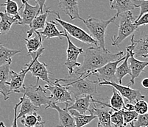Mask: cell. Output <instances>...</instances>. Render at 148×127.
Instances as JSON below:
<instances>
[{
	"instance_id": "cell-1",
	"label": "cell",
	"mask_w": 148,
	"mask_h": 127,
	"mask_svg": "<svg viewBox=\"0 0 148 127\" xmlns=\"http://www.w3.org/2000/svg\"><path fill=\"white\" fill-rule=\"evenodd\" d=\"M123 52L113 54L108 49L104 50L99 47H89L86 49L84 52V60L83 64H81L73 73L78 77H81L104 66L109 62L117 60L123 57Z\"/></svg>"
},
{
	"instance_id": "cell-2",
	"label": "cell",
	"mask_w": 148,
	"mask_h": 127,
	"mask_svg": "<svg viewBox=\"0 0 148 127\" xmlns=\"http://www.w3.org/2000/svg\"><path fill=\"white\" fill-rule=\"evenodd\" d=\"M89 77H91L90 73H87L81 77L72 73V75L65 78L56 79L55 82L60 83V81H64L66 84L64 86L68 89L72 98H77L83 95L93 96L97 93V87L99 82L98 81L89 80L88 79Z\"/></svg>"
},
{
	"instance_id": "cell-3",
	"label": "cell",
	"mask_w": 148,
	"mask_h": 127,
	"mask_svg": "<svg viewBox=\"0 0 148 127\" xmlns=\"http://www.w3.org/2000/svg\"><path fill=\"white\" fill-rule=\"evenodd\" d=\"M116 16L108 20H102L94 17L88 16L86 19L83 20V23L86 26L90 33V35L98 43V47L106 50V33L108 26L110 24L114 23Z\"/></svg>"
},
{
	"instance_id": "cell-4",
	"label": "cell",
	"mask_w": 148,
	"mask_h": 127,
	"mask_svg": "<svg viewBox=\"0 0 148 127\" xmlns=\"http://www.w3.org/2000/svg\"><path fill=\"white\" fill-rule=\"evenodd\" d=\"M44 48H41L35 53H31L29 55L31 56L32 60L29 62L25 64V66L28 69V71L33 74V77L36 78V83H38L39 80L45 81L47 85H52L49 75L50 72L47 70V65L44 62L38 61V58L43 54L44 52Z\"/></svg>"
},
{
	"instance_id": "cell-5",
	"label": "cell",
	"mask_w": 148,
	"mask_h": 127,
	"mask_svg": "<svg viewBox=\"0 0 148 127\" xmlns=\"http://www.w3.org/2000/svg\"><path fill=\"white\" fill-rule=\"evenodd\" d=\"M134 18L131 11L126 12L122 14L117 33L114 36L112 39V46H119L123 41L131 35L138 29L134 24Z\"/></svg>"
},
{
	"instance_id": "cell-6",
	"label": "cell",
	"mask_w": 148,
	"mask_h": 127,
	"mask_svg": "<svg viewBox=\"0 0 148 127\" xmlns=\"http://www.w3.org/2000/svg\"><path fill=\"white\" fill-rule=\"evenodd\" d=\"M54 14L56 15L58 17L55 19V21L64 28V31L68 34V35L72 36V38L78 40L79 41H81L84 43L95 45V47H98V43L97 41H95L89 34H88L86 32H85L83 29L76 25H74L71 23H69L67 21L62 20L60 18L59 13L55 11Z\"/></svg>"
},
{
	"instance_id": "cell-7",
	"label": "cell",
	"mask_w": 148,
	"mask_h": 127,
	"mask_svg": "<svg viewBox=\"0 0 148 127\" xmlns=\"http://www.w3.org/2000/svg\"><path fill=\"white\" fill-rule=\"evenodd\" d=\"M22 93H24L26 98L29 99L35 106L39 108H41L42 105H44L46 108L52 102L50 96L47 95L45 89L37 83L35 85L25 86Z\"/></svg>"
},
{
	"instance_id": "cell-8",
	"label": "cell",
	"mask_w": 148,
	"mask_h": 127,
	"mask_svg": "<svg viewBox=\"0 0 148 127\" xmlns=\"http://www.w3.org/2000/svg\"><path fill=\"white\" fill-rule=\"evenodd\" d=\"M44 89L50 92V98L52 103L66 104L65 108H68L74 102V98L66 88L60 85L58 82H54L52 85H44Z\"/></svg>"
},
{
	"instance_id": "cell-9",
	"label": "cell",
	"mask_w": 148,
	"mask_h": 127,
	"mask_svg": "<svg viewBox=\"0 0 148 127\" xmlns=\"http://www.w3.org/2000/svg\"><path fill=\"white\" fill-rule=\"evenodd\" d=\"M135 38V36L133 35L130 40V45H129L126 50L129 53V67H130V71H131V78H130L129 85H134L135 84V79L140 76V74L144 71L145 69L147 66H148V62H143L137 60L135 57L134 54V41Z\"/></svg>"
},
{
	"instance_id": "cell-10",
	"label": "cell",
	"mask_w": 148,
	"mask_h": 127,
	"mask_svg": "<svg viewBox=\"0 0 148 127\" xmlns=\"http://www.w3.org/2000/svg\"><path fill=\"white\" fill-rule=\"evenodd\" d=\"M126 56L125 57H122L119 58V60L115 61H112V62H109L104 66L101 67L99 69H97V70L93 71L90 72V74L91 75H95L97 77L98 82H101V81H111V82H116V80L115 73L117 65L119 62H122V61L125 59Z\"/></svg>"
},
{
	"instance_id": "cell-11",
	"label": "cell",
	"mask_w": 148,
	"mask_h": 127,
	"mask_svg": "<svg viewBox=\"0 0 148 127\" xmlns=\"http://www.w3.org/2000/svg\"><path fill=\"white\" fill-rule=\"evenodd\" d=\"M99 85H106V86H111L115 88L119 94L122 96V98H125L126 101L130 104H135L136 101L142 100L145 98V96L142 95L138 90H134L130 87L123 86L119 85L117 82H111V81H101L99 82Z\"/></svg>"
},
{
	"instance_id": "cell-12",
	"label": "cell",
	"mask_w": 148,
	"mask_h": 127,
	"mask_svg": "<svg viewBox=\"0 0 148 127\" xmlns=\"http://www.w3.org/2000/svg\"><path fill=\"white\" fill-rule=\"evenodd\" d=\"M65 37L67 39L68 47L66 49V60L64 62V65L68 69L69 74L72 75L75 71V68L80 67L81 64L77 62V58L79 55L83 54V49L81 47H77L76 45L72 42L69 37L68 34L65 32Z\"/></svg>"
},
{
	"instance_id": "cell-13",
	"label": "cell",
	"mask_w": 148,
	"mask_h": 127,
	"mask_svg": "<svg viewBox=\"0 0 148 127\" xmlns=\"http://www.w3.org/2000/svg\"><path fill=\"white\" fill-rule=\"evenodd\" d=\"M27 72H29L27 68L25 69H21L19 73H16L13 71H10V79L6 83L8 86L10 93H22L25 87L24 85V81Z\"/></svg>"
},
{
	"instance_id": "cell-14",
	"label": "cell",
	"mask_w": 148,
	"mask_h": 127,
	"mask_svg": "<svg viewBox=\"0 0 148 127\" xmlns=\"http://www.w3.org/2000/svg\"><path fill=\"white\" fill-rule=\"evenodd\" d=\"M90 107H91V108H89V110H88L90 114L96 115L97 118L98 119L97 126L114 127L111 122V115L113 110L109 109L110 108L106 109V107L97 108L96 107L95 103H94V104H92Z\"/></svg>"
},
{
	"instance_id": "cell-15",
	"label": "cell",
	"mask_w": 148,
	"mask_h": 127,
	"mask_svg": "<svg viewBox=\"0 0 148 127\" xmlns=\"http://www.w3.org/2000/svg\"><path fill=\"white\" fill-rule=\"evenodd\" d=\"M58 6L60 10L66 14L71 20L76 18L83 21V18L80 16L77 0H59Z\"/></svg>"
},
{
	"instance_id": "cell-16",
	"label": "cell",
	"mask_w": 148,
	"mask_h": 127,
	"mask_svg": "<svg viewBox=\"0 0 148 127\" xmlns=\"http://www.w3.org/2000/svg\"><path fill=\"white\" fill-rule=\"evenodd\" d=\"M21 2L24 6V10H22L21 16V21L19 25H30L31 22L35 18L36 16L40 14L39 6L36 4L35 6L29 5L27 0H21Z\"/></svg>"
},
{
	"instance_id": "cell-17",
	"label": "cell",
	"mask_w": 148,
	"mask_h": 127,
	"mask_svg": "<svg viewBox=\"0 0 148 127\" xmlns=\"http://www.w3.org/2000/svg\"><path fill=\"white\" fill-rule=\"evenodd\" d=\"M48 108H52V109H56L58 113L59 117V122L60 124L57 126V127H75V123L73 117L72 115L70 114L69 112L67 110L66 108L62 109L60 107H58L55 103L51 102L49 106L45 108L46 109Z\"/></svg>"
},
{
	"instance_id": "cell-18",
	"label": "cell",
	"mask_w": 148,
	"mask_h": 127,
	"mask_svg": "<svg viewBox=\"0 0 148 127\" xmlns=\"http://www.w3.org/2000/svg\"><path fill=\"white\" fill-rule=\"evenodd\" d=\"M112 88V87H111ZM113 90V95L110 98V103L109 104H106V103L101 102V101L95 100L94 98H91V102L95 103V104H99L103 107H108L113 111H119L121 109H124V107H125V101H124L123 98L122 97L119 92L115 89V88H112Z\"/></svg>"
},
{
	"instance_id": "cell-19",
	"label": "cell",
	"mask_w": 148,
	"mask_h": 127,
	"mask_svg": "<svg viewBox=\"0 0 148 127\" xmlns=\"http://www.w3.org/2000/svg\"><path fill=\"white\" fill-rule=\"evenodd\" d=\"M53 10H51L50 8L46 9V11L43 13H40L35 17L34 19L32 21L30 25H29V29L27 31V38H29L32 37L35 32L38 31L40 29H43L45 26L47 18L48 17L49 13H54Z\"/></svg>"
},
{
	"instance_id": "cell-20",
	"label": "cell",
	"mask_w": 148,
	"mask_h": 127,
	"mask_svg": "<svg viewBox=\"0 0 148 127\" xmlns=\"http://www.w3.org/2000/svg\"><path fill=\"white\" fill-rule=\"evenodd\" d=\"M21 21V16L18 14L10 16L5 12H0V35H6L10 32L13 24H18Z\"/></svg>"
},
{
	"instance_id": "cell-21",
	"label": "cell",
	"mask_w": 148,
	"mask_h": 127,
	"mask_svg": "<svg viewBox=\"0 0 148 127\" xmlns=\"http://www.w3.org/2000/svg\"><path fill=\"white\" fill-rule=\"evenodd\" d=\"M10 65H6L0 66V93L3 95L5 101L9 98V95L10 94V91L8 86L6 85L7 81L10 79Z\"/></svg>"
},
{
	"instance_id": "cell-22",
	"label": "cell",
	"mask_w": 148,
	"mask_h": 127,
	"mask_svg": "<svg viewBox=\"0 0 148 127\" xmlns=\"http://www.w3.org/2000/svg\"><path fill=\"white\" fill-rule=\"evenodd\" d=\"M58 23L56 21H46L45 26L43 31L39 32L43 39H51L59 38L60 39L65 37V31H60L57 29Z\"/></svg>"
},
{
	"instance_id": "cell-23",
	"label": "cell",
	"mask_w": 148,
	"mask_h": 127,
	"mask_svg": "<svg viewBox=\"0 0 148 127\" xmlns=\"http://www.w3.org/2000/svg\"><path fill=\"white\" fill-rule=\"evenodd\" d=\"M92 98L93 96L78 97V98H75L74 102L70 106H69L68 108H66V109L68 111L70 109H75L80 114L85 115L87 111L89 110Z\"/></svg>"
},
{
	"instance_id": "cell-24",
	"label": "cell",
	"mask_w": 148,
	"mask_h": 127,
	"mask_svg": "<svg viewBox=\"0 0 148 127\" xmlns=\"http://www.w3.org/2000/svg\"><path fill=\"white\" fill-rule=\"evenodd\" d=\"M110 7L111 10H116L115 16L120 15L128 11H132L136 8L132 0H110Z\"/></svg>"
},
{
	"instance_id": "cell-25",
	"label": "cell",
	"mask_w": 148,
	"mask_h": 127,
	"mask_svg": "<svg viewBox=\"0 0 148 127\" xmlns=\"http://www.w3.org/2000/svg\"><path fill=\"white\" fill-rule=\"evenodd\" d=\"M134 56L143 58H148V34L144 35L142 38L134 41Z\"/></svg>"
},
{
	"instance_id": "cell-26",
	"label": "cell",
	"mask_w": 148,
	"mask_h": 127,
	"mask_svg": "<svg viewBox=\"0 0 148 127\" xmlns=\"http://www.w3.org/2000/svg\"><path fill=\"white\" fill-rule=\"evenodd\" d=\"M69 112L70 114L72 115L74 120H75V127H83L84 126L91 123L93 120L97 118L96 115H95L80 114L75 109H70V110H69Z\"/></svg>"
},
{
	"instance_id": "cell-27",
	"label": "cell",
	"mask_w": 148,
	"mask_h": 127,
	"mask_svg": "<svg viewBox=\"0 0 148 127\" xmlns=\"http://www.w3.org/2000/svg\"><path fill=\"white\" fill-rule=\"evenodd\" d=\"M25 42H26V47L28 51V54H29L31 53H35L38 49H41L42 46L43 38L39 31H36L34 33V37L25 38Z\"/></svg>"
},
{
	"instance_id": "cell-28",
	"label": "cell",
	"mask_w": 148,
	"mask_h": 127,
	"mask_svg": "<svg viewBox=\"0 0 148 127\" xmlns=\"http://www.w3.org/2000/svg\"><path fill=\"white\" fill-rule=\"evenodd\" d=\"M21 52V50L8 49L0 42V66L12 63V57Z\"/></svg>"
},
{
	"instance_id": "cell-29",
	"label": "cell",
	"mask_w": 148,
	"mask_h": 127,
	"mask_svg": "<svg viewBox=\"0 0 148 127\" xmlns=\"http://www.w3.org/2000/svg\"><path fill=\"white\" fill-rule=\"evenodd\" d=\"M40 109L41 108L35 106L34 104L29 101V99L26 98V96L24 95L23 96L22 102L21 104V108H20L19 113H18V115H17V119L21 118V117H24L26 115L31 114V113H37Z\"/></svg>"
},
{
	"instance_id": "cell-30",
	"label": "cell",
	"mask_w": 148,
	"mask_h": 127,
	"mask_svg": "<svg viewBox=\"0 0 148 127\" xmlns=\"http://www.w3.org/2000/svg\"><path fill=\"white\" fill-rule=\"evenodd\" d=\"M125 56V59L123 60V62L119 66H118L116 68V78L117 79L118 84H119V85H122V79L126 75H131V71H130V67H129L128 65V52H127V54H126Z\"/></svg>"
},
{
	"instance_id": "cell-31",
	"label": "cell",
	"mask_w": 148,
	"mask_h": 127,
	"mask_svg": "<svg viewBox=\"0 0 148 127\" xmlns=\"http://www.w3.org/2000/svg\"><path fill=\"white\" fill-rule=\"evenodd\" d=\"M21 118V124L25 127H38L43 122L41 116L37 113L26 115Z\"/></svg>"
},
{
	"instance_id": "cell-32",
	"label": "cell",
	"mask_w": 148,
	"mask_h": 127,
	"mask_svg": "<svg viewBox=\"0 0 148 127\" xmlns=\"http://www.w3.org/2000/svg\"><path fill=\"white\" fill-rule=\"evenodd\" d=\"M0 7H5V13L10 16H14L19 14L20 10L23 8V5L18 7V4L13 0H6V2L3 5H0Z\"/></svg>"
},
{
	"instance_id": "cell-33",
	"label": "cell",
	"mask_w": 148,
	"mask_h": 127,
	"mask_svg": "<svg viewBox=\"0 0 148 127\" xmlns=\"http://www.w3.org/2000/svg\"><path fill=\"white\" fill-rule=\"evenodd\" d=\"M123 111L121 109L119 111H114L111 115V122L114 127H125L126 125L124 124Z\"/></svg>"
},
{
	"instance_id": "cell-34",
	"label": "cell",
	"mask_w": 148,
	"mask_h": 127,
	"mask_svg": "<svg viewBox=\"0 0 148 127\" xmlns=\"http://www.w3.org/2000/svg\"><path fill=\"white\" fill-rule=\"evenodd\" d=\"M136 7H139V16L135 20L138 19L142 15L148 12V0H132Z\"/></svg>"
},
{
	"instance_id": "cell-35",
	"label": "cell",
	"mask_w": 148,
	"mask_h": 127,
	"mask_svg": "<svg viewBox=\"0 0 148 127\" xmlns=\"http://www.w3.org/2000/svg\"><path fill=\"white\" fill-rule=\"evenodd\" d=\"M134 111L138 115H144L148 113V104L142 100L136 101L134 104Z\"/></svg>"
},
{
	"instance_id": "cell-36",
	"label": "cell",
	"mask_w": 148,
	"mask_h": 127,
	"mask_svg": "<svg viewBox=\"0 0 148 127\" xmlns=\"http://www.w3.org/2000/svg\"><path fill=\"white\" fill-rule=\"evenodd\" d=\"M138 115L137 114L134 110L133 111L124 110L123 111L124 124L127 126L128 124H130L131 122H134V121L136 120Z\"/></svg>"
},
{
	"instance_id": "cell-37",
	"label": "cell",
	"mask_w": 148,
	"mask_h": 127,
	"mask_svg": "<svg viewBox=\"0 0 148 127\" xmlns=\"http://www.w3.org/2000/svg\"><path fill=\"white\" fill-rule=\"evenodd\" d=\"M134 127H146L148 126V113L138 115L136 120L134 121Z\"/></svg>"
},
{
	"instance_id": "cell-38",
	"label": "cell",
	"mask_w": 148,
	"mask_h": 127,
	"mask_svg": "<svg viewBox=\"0 0 148 127\" xmlns=\"http://www.w3.org/2000/svg\"><path fill=\"white\" fill-rule=\"evenodd\" d=\"M134 24L138 27L140 26H143V25L148 24V12L147 13H145L140 17L138 19L135 20L134 21Z\"/></svg>"
},
{
	"instance_id": "cell-39",
	"label": "cell",
	"mask_w": 148,
	"mask_h": 127,
	"mask_svg": "<svg viewBox=\"0 0 148 127\" xmlns=\"http://www.w3.org/2000/svg\"><path fill=\"white\" fill-rule=\"evenodd\" d=\"M22 100H23V97L20 98V101L15 105L14 107V118H13V124H12V126L11 127H18V125H17V109H18V107L21 105V102H22Z\"/></svg>"
},
{
	"instance_id": "cell-40",
	"label": "cell",
	"mask_w": 148,
	"mask_h": 127,
	"mask_svg": "<svg viewBox=\"0 0 148 127\" xmlns=\"http://www.w3.org/2000/svg\"><path fill=\"white\" fill-rule=\"evenodd\" d=\"M47 0H36V4L39 6L40 13H44V8L45 7V3Z\"/></svg>"
},
{
	"instance_id": "cell-41",
	"label": "cell",
	"mask_w": 148,
	"mask_h": 127,
	"mask_svg": "<svg viewBox=\"0 0 148 127\" xmlns=\"http://www.w3.org/2000/svg\"><path fill=\"white\" fill-rule=\"evenodd\" d=\"M124 110L127 111H133L134 110V105L130 103H126L125 104V107H124Z\"/></svg>"
},
{
	"instance_id": "cell-42",
	"label": "cell",
	"mask_w": 148,
	"mask_h": 127,
	"mask_svg": "<svg viewBox=\"0 0 148 127\" xmlns=\"http://www.w3.org/2000/svg\"><path fill=\"white\" fill-rule=\"evenodd\" d=\"M142 85L143 88H147V89L148 88V78H145L142 81Z\"/></svg>"
},
{
	"instance_id": "cell-43",
	"label": "cell",
	"mask_w": 148,
	"mask_h": 127,
	"mask_svg": "<svg viewBox=\"0 0 148 127\" xmlns=\"http://www.w3.org/2000/svg\"><path fill=\"white\" fill-rule=\"evenodd\" d=\"M0 127H6L5 126V124H4L3 121H1V122H0Z\"/></svg>"
},
{
	"instance_id": "cell-44",
	"label": "cell",
	"mask_w": 148,
	"mask_h": 127,
	"mask_svg": "<svg viewBox=\"0 0 148 127\" xmlns=\"http://www.w3.org/2000/svg\"><path fill=\"white\" fill-rule=\"evenodd\" d=\"M44 124H45V121H43V122L41 123V124H40L38 127H44Z\"/></svg>"
},
{
	"instance_id": "cell-45",
	"label": "cell",
	"mask_w": 148,
	"mask_h": 127,
	"mask_svg": "<svg viewBox=\"0 0 148 127\" xmlns=\"http://www.w3.org/2000/svg\"><path fill=\"white\" fill-rule=\"evenodd\" d=\"M130 126H131V127H134V122H131V123H130Z\"/></svg>"
},
{
	"instance_id": "cell-46",
	"label": "cell",
	"mask_w": 148,
	"mask_h": 127,
	"mask_svg": "<svg viewBox=\"0 0 148 127\" xmlns=\"http://www.w3.org/2000/svg\"><path fill=\"white\" fill-rule=\"evenodd\" d=\"M97 127H101V126H97Z\"/></svg>"
},
{
	"instance_id": "cell-47",
	"label": "cell",
	"mask_w": 148,
	"mask_h": 127,
	"mask_svg": "<svg viewBox=\"0 0 148 127\" xmlns=\"http://www.w3.org/2000/svg\"><path fill=\"white\" fill-rule=\"evenodd\" d=\"M146 127H148V126H146Z\"/></svg>"
},
{
	"instance_id": "cell-48",
	"label": "cell",
	"mask_w": 148,
	"mask_h": 127,
	"mask_svg": "<svg viewBox=\"0 0 148 127\" xmlns=\"http://www.w3.org/2000/svg\"><path fill=\"white\" fill-rule=\"evenodd\" d=\"M0 94H1V93H0Z\"/></svg>"
},
{
	"instance_id": "cell-49",
	"label": "cell",
	"mask_w": 148,
	"mask_h": 127,
	"mask_svg": "<svg viewBox=\"0 0 148 127\" xmlns=\"http://www.w3.org/2000/svg\"></svg>"
}]
</instances>
